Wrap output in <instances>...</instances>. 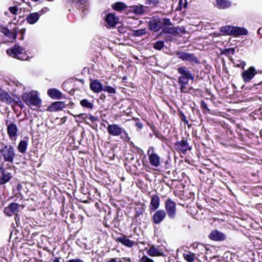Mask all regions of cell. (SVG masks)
Returning <instances> with one entry per match:
<instances>
[{
    "label": "cell",
    "mask_w": 262,
    "mask_h": 262,
    "mask_svg": "<svg viewBox=\"0 0 262 262\" xmlns=\"http://www.w3.org/2000/svg\"><path fill=\"white\" fill-rule=\"evenodd\" d=\"M220 31L226 34L232 35H246L248 34V31L246 28L230 25L222 27Z\"/></svg>",
    "instance_id": "6da1fadb"
},
{
    "label": "cell",
    "mask_w": 262,
    "mask_h": 262,
    "mask_svg": "<svg viewBox=\"0 0 262 262\" xmlns=\"http://www.w3.org/2000/svg\"><path fill=\"white\" fill-rule=\"evenodd\" d=\"M23 99L27 104L34 106L41 105V99L39 96V93L37 91H31L29 92L25 93L22 95Z\"/></svg>",
    "instance_id": "7a4b0ae2"
},
{
    "label": "cell",
    "mask_w": 262,
    "mask_h": 262,
    "mask_svg": "<svg viewBox=\"0 0 262 262\" xmlns=\"http://www.w3.org/2000/svg\"><path fill=\"white\" fill-rule=\"evenodd\" d=\"M149 28L152 31L155 32L160 30L161 28L164 27L163 20L158 17H153L149 22Z\"/></svg>",
    "instance_id": "3957f363"
},
{
    "label": "cell",
    "mask_w": 262,
    "mask_h": 262,
    "mask_svg": "<svg viewBox=\"0 0 262 262\" xmlns=\"http://www.w3.org/2000/svg\"><path fill=\"white\" fill-rule=\"evenodd\" d=\"M1 154L7 161L12 162L13 158L15 156L14 150L12 147L7 146L4 147L1 150Z\"/></svg>",
    "instance_id": "277c9868"
},
{
    "label": "cell",
    "mask_w": 262,
    "mask_h": 262,
    "mask_svg": "<svg viewBox=\"0 0 262 262\" xmlns=\"http://www.w3.org/2000/svg\"><path fill=\"white\" fill-rule=\"evenodd\" d=\"M178 57L181 60L184 61H189L191 62H193L195 64H199L200 60L198 58L192 54L188 53L185 52H180L178 54Z\"/></svg>",
    "instance_id": "5b68a950"
},
{
    "label": "cell",
    "mask_w": 262,
    "mask_h": 262,
    "mask_svg": "<svg viewBox=\"0 0 262 262\" xmlns=\"http://www.w3.org/2000/svg\"><path fill=\"white\" fill-rule=\"evenodd\" d=\"M185 32L184 28L181 27H168L165 28L162 31V33L168 34L173 35H177L184 33Z\"/></svg>",
    "instance_id": "8992f818"
},
{
    "label": "cell",
    "mask_w": 262,
    "mask_h": 262,
    "mask_svg": "<svg viewBox=\"0 0 262 262\" xmlns=\"http://www.w3.org/2000/svg\"><path fill=\"white\" fill-rule=\"evenodd\" d=\"M166 209L170 218H174L176 215V204L172 200H168L166 203Z\"/></svg>",
    "instance_id": "52a82bcc"
},
{
    "label": "cell",
    "mask_w": 262,
    "mask_h": 262,
    "mask_svg": "<svg viewBox=\"0 0 262 262\" xmlns=\"http://www.w3.org/2000/svg\"><path fill=\"white\" fill-rule=\"evenodd\" d=\"M209 238L213 241H223L226 239V236L223 233L217 230H213L209 234Z\"/></svg>",
    "instance_id": "ba28073f"
},
{
    "label": "cell",
    "mask_w": 262,
    "mask_h": 262,
    "mask_svg": "<svg viewBox=\"0 0 262 262\" xmlns=\"http://www.w3.org/2000/svg\"><path fill=\"white\" fill-rule=\"evenodd\" d=\"M256 69L254 67L249 68L247 71L243 72L242 74V77L244 82H248L252 80L256 74Z\"/></svg>",
    "instance_id": "9c48e42d"
},
{
    "label": "cell",
    "mask_w": 262,
    "mask_h": 262,
    "mask_svg": "<svg viewBox=\"0 0 262 262\" xmlns=\"http://www.w3.org/2000/svg\"><path fill=\"white\" fill-rule=\"evenodd\" d=\"M166 216V213L163 210H159L154 213L153 216V221L156 224L160 223Z\"/></svg>",
    "instance_id": "30bf717a"
},
{
    "label": "cell",
    "mask_w": 262,
    "mask_h": 262,
    "mask_svg": "<svg viewBox=\"0 0 262 262\" xmlns=\"http://www.w3.org/2000/svg\"><path fill=\"white\" fill-rule=\"evenodd\" d=\"M19 209V205L16 203H11L4 209V212L8 216H12L17 212Z\"/></svg>",
    "instance_id": "8fae6325"
},
{
    "label": "cell",
    "mask_w": 262,
    "mask_h": 262,
    "mask_svg": "<svg viewBox=\"0 0 262 262\" xmlns=\"http://www.w3.org/2000/svg\"><path fill=\"white\" fill-rule=\"evenodd\" d=\"M105 21L109 26L111 27H114L117 24L118 19V17L114 15V14L110 13L106 16Z\"/></svg>",
    "instance_id": "7c38bea8"
},
{
    "label": "cell",
    "mask_w": 262,
    "mask_h": 262,
    "mask_svg": "<svg viewBox=\"0 0 262 262\" xmlns=\"http://www.w3.org/2000/svg\"><path fill=\"white\" fill-rule=\"evenodd\" d=\"M7 132L11 139H15L17 136V128L15 124L11 123L7 128Z\"/></svg>",
    "instance_id": "4fadbf2b"
},
{
    "label": "cell",
    "mask_w": 262,
    "mask_h": 262,
    "mask_svg": "<svg viewBox=\"0 0 262 262\" xmlns=\"http://www.w3.org/2000/svg\"><path fill=\"white\" fill-rule=\"evenodd\" d=\"M64 102H56L53 103L48 109V111L51 112H57L62 110L64 107Z\"/></svg>",
    "instance_id": "5bb4252c"
},
{
    "label": "cell",
    "mask_w": 262,
    "mask_h": 262,
    "mask_svg": "<svg viewBox=\"0 0 262 262\" xmlns=\"http://www.w3.org/2000/svg\"><path fill=\"white\" fill-rule=\"evenodd\" d=\"M48 94L52 99H60L62 96V93L56 89H50L48 91Z\"/></svg>",
    "instance_id": "9a60e30c"
},
{
    "label": "cell",
    "mask_w": 262,
    "mask_h": 262,
    "mask_svg": "<svg viewBox=\"0 0 262 262\" xmlns=\"http://www.w3.org/2000/svg\"><path fill=\"white\" fill-rule=\"evenodd\" d=\"M0 99L5 103L10 105L13 103V100L7 93L0 88Z\"/></svg>",
    "instance_id": "2e32d148"
},
{
    "label": "cell",
    "mask_w": 262,
    "mask_h": 262,
    "mask_svg": "<svg viewBox=\"0 0 262 262\" xmlns=\"http://www.w3.org/2000/svg\"><path fill=\"white\" fill-rule=\"evenodd\" d=\"M107 129L109 133L113 136L120 135L122 133L121 128L116 125H110Z\"/></svg>",
    "instance_id": "e0dca14e"
},
{
    "label": "cell",
    "mask_w": 262,
    "mask_h": 262,
    "mask_svg": "<svg viewBox=\"0 0 262 262\" xmlns=\"http://www.w3.org/2000/svg\"><path fill=\"white\" fill-rule=\"evenodd\" d=\"M90 87L91 90L96 93L101 92L103 89L102 84L97 80H93L91 82Z\"/></svg>",
    "instance_id": "ac0fdd59"
},
{
    "label": "cell",
    "mask_w": 262,
    "mask_h": 262,
    "mask_svg": "<svg viewBox=\"0 0 262 262\" xmlns=\"http://www.w3.org/2000/svg\"><path fill=\"white\" fill-rule=\"evenodd\" d=\"M160 200L158 196L155 195L151 200L150 204V209L151 211H154L159 207Z\"/></svg>",
    "instance_id": "d6986e66"
},
{
    "label": "cell",
    "mask_w": 262,
    "mask_h": 262,
    "mask_svg": "<svg viewBox=\"0 0 262 262\" xmlns=\"http://www.w3.org/2000/svg\"><path fill=\"white\" fill-rule=\"evenodd\" d=\"M178 71L179 73H180L181 74H182L184 78H186L189 80H193L194 79L193 74L190 71L187 70V69H185L182 67H180L179 68Z\"/></svg>",
    "instance_id": "ffe728a7"
},
{
    "label": "cell",
    "mask_w": 262,
    "mask_h": 262,
    "mask_svg": "<svg viewBox=\"0 0 262 262\" xmlns=\"http://www.w3.org/2000/svg\"><path fill=\"white\" fill-rule=\"evenodd\" d=\"M147 254L150 256H163V254L154 246L150 247L147 251Z\"/></svg>",
    "instance_id": "44dd1931"
},
{
    "label": "cell",
    "mask_w": 262,
    "mask_h": 262,
    "mask_svg": "<svg viewBox=\"0 0 262 262\" xmlns=\"http://www.w3.org/2000/svg\"><path fill=\"white\" fill-rule=\"evenodd\" d=\"M117 240L119 242H120L121 244H122L123 245L125 246L126 247H129V248H132V247H133L134 245V242L131 241L129 238L119 237L117 239Z\"/></svg>",
    "instance_id": "7402d4cb"
},
{
    "label": "cell",
    "mask_w": 262,
    "mask_h": 262,
    "mask_svg": "<svg viewBox=\"0 0 262 262\" xmlns=\"http://www.w3.org/2000/svg\"><path fill=\"white\" fill-rule=\"evenodd\" d=\"M176 145L183 152H186L189 148V143L185 140H182L181 141L177 142Z\"/></svg>",
    "instance_id": "603a6c76"
},
{
    "label": "cell",
    "mask_w": 262,
    "mask_h": 262,
    "mask_svg": "<svg viewBox=\"0 0 262 262\" xmlns=\"http://www.w3.org/2000/svg\"><path fill=\"white\" fill-rule=\"evenodd\" d=\"M150 161L152 165L155 166H158L160 164V159L156 154H152L150 157Z\"/></svg>",
    "instance_id": "cb8c5ba5"
},
{
    "label": "cell",
    "mask_w": 262,
    "mask_h": 262,
    "mask_svg": "<svg viewBox=\"0 0 262 262\" xmlns=\"http://www.w3.org/2000/svg\"><path fill=\"white\" fill-rule=\"evenodd\" d=\"M216 4L219 7L226 8H229L232 6V3L228 1L217 0L216 1Z\"/></svg>",
    "instance_id": "d4e9b609"
},
{
    "label": "cell",
    "mask_w": 262,
    "mask_h": 262,
    "mask_svg": "<svg viewBox=\"0 0 262 262\" xmlns=\"http://www.w3.org/2000/svg\"><path fill=\"white\" fill-rule=\"evenodd\" d=\"M9 53L10 54H11L12 56H18L22 53V51L21 48L17 46H15V47L12 48L9 50Z\"/></svg>",
    "instance_id": "484cf974"
},
{
    "label": "cell",
    "mask_w": 262,
    "mask_h": 262,
    "mask_svg": "<svg viewBox=\"0 0 262 262\" xmlns=\"http://www.w3.org/2000/svg\"><path fill=\"white\" fill-rule=\"evenodd\" d=\"M39 19V15L37 13H32L28 15L27 19L29 24H34Z\"/></svg>",
    "instance_id": "4316f807"
},
{
    "label": "cell",
    "mask_w": 262,
    "mask_h": 262,
    "mask_svg": "<svg viewBox=\"0 0 262 262\" xmlns=\"http://www.w3.org/2000/svg\"><path fill=\"white\" fill-rule=\"evenodd\" d=\"M112 7L115 10L121 11L126 8V5L123 3L117 2L112 5Z\"/></svg>",
    "instance_id": "83f0119b"
},
{
    "label": "cell",
    "mask_w": 262,
    "mask_h": 262,
    "mask_svg": "<svg viewBox=\"0 0 262 262\" xmlns=\"http://www.w3.org/2000/svg\"><path fill=\"white\" fill-rule=\"evenodd\" d=\"M27 148V143L25 141H21L19 143L18 148L19 151L21 152H24L26 151Z\"/></svg>",
    "instance_id": "f1b7e54d"
},
{
    "label": "cell",
    "mask_w": 262,
    "mask_h": 262,
    "mask_svg": "<svg viewBox=\"0 0 262 262\" xmlns=\"http://www.w3.org/2000/svg\"><path fill=\"white\" fill-rule=\"evenodd\" d=\"M11 177V176L9 175L4 174L0 178V184H4L5 183L7 182L8 181L10 180Z\"/></svg>",
    "instance_id": "f546056e"
},
{
    "label": "cell",
    "mask_w": 262,
    "mask_h": 262,
    "mask_svg": "<svg viewBox=\"0 0 262 262\" xmlns=\"http://www.w3.org/2000/svg\"><path fill=\"white\" fill-rule=\"evenodd\" d=\"M164 47V42L162 41H159L155 43L154 48L157 50H160Z\"/></svg>",
    "instance_id": "4dcf8cb0"
},
{
    "label": "cell",
    "mask_w": 262,
    "mask_h": 262,
    "mask_svg": "<svg viewBox=\"0 0 262 262\" xmlns=\"http://www.w3.org/2000/svg\"><path fill=\"white\" fill-rule=\"evenodd\" d=\"M179 84L180 85L181 88H182L183 87H184L185 86L187 85L188 84L189 80L184 78V76H181L179 78Z\"/></svg>",
    "instance_id": "1f68e13d"
},
{
    "label": "cell",
    "mask_w": 262,
    "mask_h": 262,
    "mask_svg": "<svg viewBox=\"0 0 262 262\" xmlns=\"http://www.w3.org/2000/svg\"><path fill=\"white\" fill-rule=\"evenodd\" d=\"M185 260L188 262H193L195 260V256L193 254H184Z\"/></svg>",
    "instance_id": "d6a6232c"
},
{
    "label": "cell",
    "mask_w": 262,
    "mask_h": 262,
    "mask_svg": "<svg viewBox=\"0 0 262 262\" xmlns=\"http://www.w3.org/2000/svg\"><path fill=\"white\" fill-rule=\"evenodd\" d=\"M235 52V50L233 48H229V49H226L223 50L221 52V54H225V55H230L234 54Z\"/></svg>",
    "instance_id": "836d02e7"
},
{
    "label": "cell",
    "mask_w": 262,
    "mask_h": 262,
    "mask_svg": "<svg viewBox=\"0 0 262 262\" xmlns=\"http://www.w3.org/2000/svg\"><path fill=\"white\" fill-rule=\"evenodd\" d=\"M80 103H81V105L82 106H84L85 107H88V108H90V109H92L93 107L92 105L89 101H88L87 100H86V99L82 100L80 102Z\"/></svg>",
    "instance_id": "e575fe53"
},
{
    "label": "cell",
    "mask_w": 262,
    "mask_h": 262,
    "mask_svg": "<svg viewBox=\"0 0 262 262\" xmlns=\"http://www.w3.org/2000/svg\"><path fill=\"white\" fill-rule=\"evenodd\" d=\"M134 13L136 15H141L144 13V9L140 7H137L135 9Z\"/></svg>",
    "instance_id": "d590c367"
},
{
    "label": "cell",
    "mask_w": 262,
    "mask_h": 262,
    "mask_svg": "<svg viewBox=\"0 0 262 262\" xmlns=\"http://www.w3.org/2000/svg\"><path fill=\"white\" fill-rule=\"evenodd\" d=\"M146 33V31L144 29H141V30H139L136 31L135 33H134V35L135 36H141L143 35H145Z\"/></svg>",
    "instance_id": "8d00e7d4"
},
{
    "label": "cell",
    "mask_w": 262,
    "mask_h": 262,
    "mask_svg": "<svg viewBox=\"0 0 262 262\" xmlns=\"http://www.w3.org/2000/svg\"><path fill=\"white\" fill-rule=\"evenodd\" d=\"M140 262H154L153 260L150 259L148 257H147L146 256H143L142 257L141 260H140Z\"/></svg>",
    "instance_id": "74e56055"
},
{
    "label": "cell",
    "mask_w": 262,
    "mask_h": 262,
    "mask_svg": "<svg viewBox=\"0 0 262 262\" xmlns=\"http://www.w3.org/2000/svg\"><path fill=\"white\" fill-rule=\"evenodd\" d=\"M105 91L110 93H115V89L111 87H106L105 89Z\"/></svg>",
    "instance_id": "f35d334b"
},
{
    "label": "cell",
    "mask_w": 262,
    "mask_h": 262,
    "mask_svg": "<svg viewBox=\"0 0 262 262\" xmlns=\"http://www.w3.org/2000/svg\"><path fill=\"white\" fill-rule=\"evenodd\" d=\"M67 262H84L82 260L80 259H72V260H69Z\"/></svg>",
    "instance_id": "ab89813d"
},
{
    "label": "cell",
    "mask_w": 262,
    "mask_h": 262,
    "mask_svg": "<svg viewBox=\"0 0 262 262\" xmlns=\"http://www.w3.org/2000/svg\"><path fill=\"white\" fill-rule=\"evenodd\" d=\"M17 8H16L15 7H13L12 8H10V9L11 10L12 9V10L10 11L11 12H12V13H14V14H15V12H17Z\"/></svg>",
    "instance_id": "60d3db41"
},
{
    "label": "cell",
    "mask_w": 262,
    "mask_h": 262,
    "mask_svg": "<svg viewBox=\"0 0 262 262\" xmlns=\"http://www.w3.org/2000/svg\"><path fill=\"white\" fill-rule=\"evenodd\" d=\"M136 125H137V126L138 127H139V128H141L142 127V124L141 123H136Z\"/></svg>",
    "instance_id": "b9f144b4"
},
{
    "label": "cell",
    "mask_w": 262,
    "mask_h": 262,
    "mask_svg": "<svg viewBox=\"0 0 262 262\" xmlns=\"http://www.w3.org/2000/svg\"><path fill=\"white\" fill-rule=\"evenodd\" d=\"M118 262L116 261V260H115V259H113V260H109V261H108L107 262Z\"/></svg>",
    "instance_id": "7bdbcfd3"
}]
</instances>
